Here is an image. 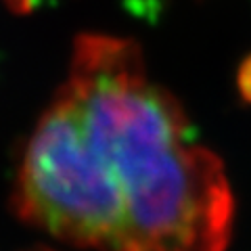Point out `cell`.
Returning a JSON list of instances; mask_svg holds the SVG:
<instances>
[{
  "label": "cell",
  "instance_id": "cell-2",
  "mask_svg": "<svg viewBox=\"0 0 251 251\" xmlns=\"http://www.w3.org/2000/svg\"><path fill=\"white\" fill-rule=\"evenodd\" d=\"M21 220L75 247L122 251L124 195L61 88L36 124L15 184Z\"/></svg>",
  "mask_w": 251,
  "mask_h": 251
},
{
  "label": "cell",
  "instance_id": "cell-4",
  "mask_svg": "<svg viewBox=\"0 0 251 251\" xmlns=\"http://www.w3.org/2000/svg\"><path fill=\"white\" fill-rule=\"evenodd\" d=\"M15 11H27L31 6V0H9Z\"/></svg>",
  "mask_w": 251,
  "mask_h": 251
},
{
  "label": "cell",
  "instance_id": "cell-3",
  "mask_svg": "<svg viewBox=\"0 0 251 251\" xmlns=\"http://www.w3.org/2000/svg\"><path fill=\"white\" fill-rule=\"evenodd\" d=\"M237 86H239V92L241 97L251 103V54L241 63L239 67V74H237Z\"/></svg>",
  "mask_w": 251,
  "mask_h": 251
},
{
  "label": "cell",
  "instance_id": "cell-1",
  "mask_svg": "<svg viewBox=\"0 0 251 251\" xmlns=\"http://www.w3.org/2000/svg\"><path fill=\"white\" fill-rule=\"evenodd\" d=\"M63 90L122 188V251H226L234 201L222 161L191 143L182 107L147 77L134 42L80 36Z\"/></svg>",
  "mask_w": 251,
  "mask_h": 251
}]
</instances>
